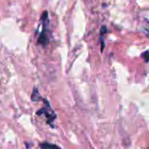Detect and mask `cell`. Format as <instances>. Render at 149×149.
I'll list each match as a JSON object with an SVG mask.
<instances>
[{"instance_id":"1","label":"cell","mask_w":149,"mask_h":149,"mask_svg":"<svg viewBox=\"0 0 149 149\" xmlns=\"http://www.w3.org/2000/svg\"><path fill=\"white\" fill-rule=\"evenodd\" d=\"M41 100L44 102V107H43L40 110L37 111L36 113H37L38 116H40V115L44 114V115L45 116L47 124H48L51 127L54 128V127H55L54 122H55V120L57 119V115H56V113H54V111L52 110V106H51V104L47 101V100L41 98Z\"/></svg>"},{"instance_id":"2","label":"cell","mask_w":149,"mask_h":149,"mask_svg":"<svg viewBox=\"0 0 149 149\" xmlns=\"http://www.w3.org/2000/svg\"><path fill=\"white\" fill-rule=\"evenodd\" d=\"M42 31L40 33V35L38 38V44L42 45V46H46V45L49 42V38H48V12L47 11H44L43 15H42Z\"/></svg>"},{"instance_id":"3","label":"cell","mask_w":149,"mask_h":149,"mask_svg":"<svg viewBox=\"0 0 149 149\" xmlns=\"http://www.w3.org/2000/svg\"><path fill=\"white\" fill-rule=\"evenodd\" d=\"M40 148L41 149H61L58 146L54 145V144H51L48 142H42L40 144Z\"/></svg>"},{"instance_id":"4","label":"cell","mask_w":149,"mask_h":149,"mask_svg":"<svg viewBox=\"0 0 149 149\" xmlns=\"http://www.w3.org/2000/svg\"><path fill=\"white\" fill-rule=\"evenodd\" d=\"M31 100H32V101H38V100H41V96H40L38 89L37 87H35L34 90H33V93H32V95H31Z\"/></svg>"},{"instance_id":"5","label":"cell","mask_w":149,"mask_h":149,"mask_svg":"<svg viewBox=\"0 0 149 149\" xmlns=\"http://www.w3.org/2000/svg\"><path fill=\"white\" fill-rule=\"evenodd\" d=\"M141 56L144 58L145 62H146V63H148V51L147 50L144 53H142V55H141Z\"/></svg>"},{"instance_id":"6","label":"cell","mask_w":149,"mask_h":149,"mask_svg":"<svg viewBox=\"0 0 149 149\" xmlns=\"http://www.w3.org/2000/svg\"><path fill=\"white\" fill-rule=\"evenodd\" d=\"M107 31V27H106V26H102V27H101V30H100V35H101V36H103V35H104V33H106Z\"/></svg>"}]
</instances>
